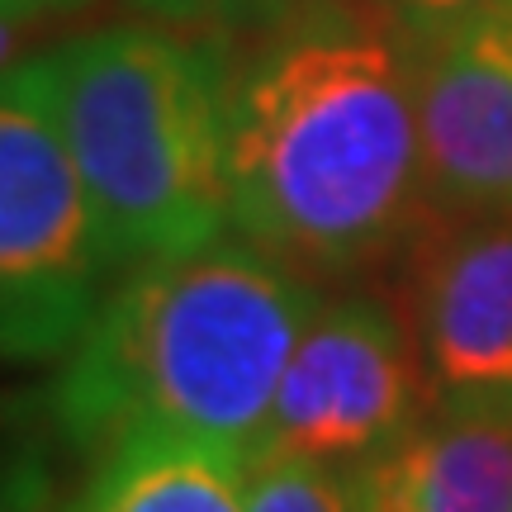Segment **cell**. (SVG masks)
<instances>
[{"label": "cell", "instance_id": "6da1fadb", "mask_svg": "<svg viewBox=\"0 0 512 512\" xmlns=\"http://www.w3.org/2000/svg\"><path fill=\"white\" fill-rule=\"evenodd\" d=\"M427 176L408 53L342 5H299L228 72V223L299 275L413 247Z\"/></svg>", "mask_w": 512, "mask_h": 512}, {"label": "cell", "instance_id": "7a4b0ae2", "mask_svg": "<svg viewBox=\"0 0 512 512\" xmlns=\"http://www.w3.org/2000/svg\"><path fill=\"white\" fill-rule=\"evenodd\" d=\"M323 294L242 233L128 266L48 384L67 451L171 432L256 456L280 375Z\"/></svg>", "mask_w": 512, "mask_h": 512}, {"label": "cell", "instance_id": "3957f363", "mask_svg": "<svg viewBox=\"0 0 512 512\" xmlns=\"http://www.w3.org/2000/svg\"><path fill=\"white\" fill-rule=\"evenodd\" d=\"M62 143L114 266L195 252L228 223V67L162 24L48 48Z\"/></svg>", "mask_w": 512, "mask_h": 512}, {"label": "cell", "instance_id": "277c9868", "mask_svg": "<svg viewBox=\"0 0 512 512\" xmlns=\"http://www.w3.org/2000/svg\"><path fill=\"white\" fill-rule=\"evenodd\" d=\"M114 275L62 143L48 53L19 57L0 72V366L62 361Z\"/></svg>", "mask_w": 512, "mask_h": 512}, {"label": "cell", "instance_id": "5b68a950", "mask_svg": "<svg viewBox=\"0 0 512 512\" xmlns=\"http://www.w3.org/2000/svg\"><path fill=\"white\" fill-rule=\"evenodd\" d=\"M427 408L432 389L408 318L370 294H342L323 299L294 342L261 451L356 475Z\"/></svg>", "mask_w": 512, "mask_h": 512}, {"label": "cell", "instance_id": "8992f818", "mask_svg": "<svg viewBox=\"0 0 512 512\" xmlns=\"http://www.w3.org/2000/svg\"><path fill=\"white\" fill-rule=\"evenodd\" d=\"M408 38L432 209L446 219L512 214V5Z\"/></svg>", "mask_w": 512, "mask_h": 512}, {"label": "cell", "instance_id": "52a82bcc", "mask_svg": "<svg viewBox=\"0 0 512 512\" xmlns=\"http://www.w3.org/2000/svg\"><path fill=\"white\" fill-rule=\"evenodd\" d=\"M408 328L432 403L512 413V214L451 219L422 242Z\"/></svg>", "mask_w": 512, "mask_h": 512}, {"label": "cell", "instance_id": "ba28073f", "mask_svg": "<svg viewBox=\"0 0 512 512\" xmlns=\"http://www.w3.org/2000/svg\"><path fill=\"white\" fill-rule=\"evenodd\" d=\"M351 484L361 512H512V413L432 403Z\"/></svg>", "mask_w": 512, "mask_h": 512}, {"label": "cell", "instance_id": "9c48e42d", "mask_svg": "<svg viewBox=\"0 0 512 512\" xmlns=\"http://www.w3.org/2000/svg\"><path fill=\"white\" fill-rule=\"evenodd\" d=\"M81 503L86 512H247V456L143 432L95 460Z\"/></svg>", "mask_w": 512, "mask_h": 512}, {"label": "cell", "instance_id": "30bf717a", "mask_svg": "<svg viewBox=\"0 0 512 512\" xmlns=\"http://www.w3.org/2000/svg\"><path fill=\"white\" fill-rule=\"evenodd\" d=\"M53 446H62V437L48 418V403H0V512H57L72 503L62 498Z\"/></svg>", "mask_w": 512, "mask_h": 512}, {"label": "cell", "instance_id": "8fae6325", "mask_svg": "<svg viewBox=\"0 0 512 512\" xmlns=\"http://www.w3.org/2000/svg\"><path fill=\"white\" fill-rule=\"evenodd\" d=\"M247 512H361V503L342 470L256 451L247 456Z\"/></svg>", "mask_w": 512, "mask_h": 512}, {"label": "cell", "instance_id": "7c38bea8", "mask_svg": "<svg viewBox=\"0 0 512 512\" xmlns=\"http://www.w3.org/2000/svg\"><path fill=\"white\" fill-rule=\"evenodd\" d=\"M128 5L185 29H252V24L280 19L294 0H128Z\"/></svg>", "mask_w": 512, "mask_h": 512}, {"label": "cell", "instance_id": "4fadbf2b", "mask_svg": "<svg viewBox=\"0 0 512 512\" xmlns=\"http://www.w3.org/2000/svg\"><path fill=\"white\" fill-rule=\"evenodd\" d=\"M375 5L389 10L408 34H437V29H451L460 19L489 15V10H508L512 0H375Z\"/></svg>", "mask_w": 512, "mask_h": 512}, {"label": "cell", "instance_id": "5bb4252c", "mask_svg": "<svg viewBox=\"0 0 512 512\" xmlns=\"http://www.w3.org/2000/svg\"><path fill=\"white\" fill-rule=\"evenodd\" d=\"M86 0H0V19H19V24H43L53 15L81 10Z\"/></svg>", "mask_w": 512, "mask_h": 512}, {"label": "cell", "instance_id": "9a60e30c", "mask_svg": "<svg viewBox=\"0 0 512 512\" xmlns=\"http://www.w3.org/2000/svg\"><path fill=\"white\" fill-rule=\"evenodd\" d=\"M29 29H34V24H19V19H0V72L19 62V43H24V34H29Z\"/></svg>", "mask_w": 512, "mask_h": 512}, {"label": "cell", "instance_id": "2e32d148", "mask_svg": "<svg viewBox=\"0 0 512 512\" xmlns=\"http://www.w3.org/2000/svg\"><path fill=\"white\" fill-rule=\"evenodd\" d=\"M57 512H86V503H81V494H76L72 503H62V508H57Z\"/></svg>", "mask_w": 512, "mask_h": 512}]
</instances>
